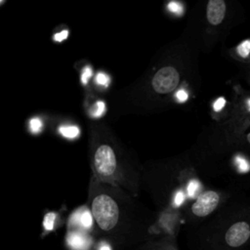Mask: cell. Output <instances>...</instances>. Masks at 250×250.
<instances>
[{
  "instance_id": "15",
  "label": "cell",
  "mask_w": 250,
  "mask_h": 250,
  "mask_svg": "<svg viewBox=\"0 0 250 250\" xmlns=\"http://www.w3.org/2000/svg\"><path fill=\"white\" fill-rule=\"evenodd\" d=\"M42 127H43V123H42L40 118L34 117V118L30 119V121H29V129H30V131L32 133H34V134L39 133L42 130Z\"/></svg>"
},
{
  "instance_id": "20",
  "label": "cell",
  "mask_w": 250,
  "mask_h": 250,
  "mask_svg": "<svg viewBox=\"0 0 250 250\" xmlns=\"http://www.w3.org/2000/svg\"><path fill=\"white\" fill-rule=\"evenodd\" d=\"M176 98L179 102L184 103L188 99V94L187 91H185L184 89H180L177 93H176Z\"/></svg>"
},
{
  "instance_id": "13",
  "label": "cell",
  "mask_w": 250,
  "mask_h": 250,
  "mask_svg": "<svg viewBox=\"0 0 250 250\" xmlns=\"http://www.w3.org/2000/svg\"><path fill=\"white\" fill-rule=\"evenodd\" d=\"M199 188H200L199 183L197 181H195V180H191L188 184V187H187V196L188 198L197 197L199 195V194H197Z\"/></svg>"
},
{
  "instance_id": "4",
  "label": "cell",
  "mask_w": 250,
  "mask_h": 250,
  "mask_svg": "<svg viewBox=\"0 0 250 250\" xmlns=\"http://www.w3.org/2000/svg\"><path fill=\"white\" fill-rule=\"evenodd\" d=\"M179 78V73L174 67L165 66L154 74L152 78V87L157 93H169L178 86Z\"/></svg>"
},
{
  "instance_id": "2",
  "label": "cell",
  "mask_w": 250,
  "mask_h": 250,
  "mask_svg": "<svg viewBox=\"0 0 250 250\" xmlns=\"http://www.w3.org/2000/svg\"><path fill=\"white\" fill-rule=\"evenodd\" d=\"M184 223L185 220L182 219L177 209H165L151 224L148 229L149 237H167L177 240L181 226Z\"/></svg>"
},
{
  "instance_id": "1",
  "label": "cell",
  "mask_w": 250,
  "mask_h": 250,
  "mask_svg": "<svg viewBox=\"0 0 250 250\" xmlns=\"http://www.w3.org/2000/svg\"><path fill=\"white\" fill-rule=\"evenodd\" d=\"M187 245L189 250H248L250 207L231 208L196 227L188 232Z\"/></svg>"
},
{
  "instance_id": "16",
  "label": "cell",
  "mask_w": 250,
  "mask_h": 250,
  "mask_svg": "<svg viewBox=\"0 0 250 250\" xmlns=\"http://www.w3.org/2000/svg\"><path fill=\"white\" fill-rule=\"evenodd\" d=\"M94 250H117V249L113 245H111L108 241L100 237L98 239L97 245H96Z\"/></svg>"
},
{
  "instance_id": "18",
  "label": "cell",
  "mask_w": 250,
  "mask_h": 250,
  "mask_svg": "<svg viewBox=\"0 0 250 250\" xmlns=\"http://www.w3.org/2000/svg\"><path fill=\"white\" fill-rule=\"evenodd\" d=\"M95 80H96L97 84L102 85V86H107L108 83H109L108 75H106L104 72H98L96 77H95Z\"/></svg>"
},
{
  "instance_id": "9",
  "label": "cell",
  "mask_w": 250,
  "mask_h": 250,
  "mask_svg": "<svg viewBox=\"0 0 250 250\" xmlns=\"http://www.w3.org/2000/svg\"><path fill=\"white\" fill-rule=\"evenodd\" d=\"M227 6L224 0H210L206 8V17L212 25L220 24L225 19Z\"/></svg>"
},
{
  "instance_id": "11",
  "label": "cell",
  "mask_w": 250,
  "mask_h": 250,
  "mask_svg": "<svg viewBox=\"0 0 250 250\" xmlns=\"http://www.w3.org/2000/svg\"><path fill=\"white\" fill-rule=\"evenodd\" d=\"M59 132L67 139H75L79 136V128L74 125L61 126L59 128Z\"/></svg>"
},
{
  "instance_id": "24",
  "label": "cell",
  "mask_w": 250,
  "mask_h": 250,
  "mask_svg": "<svg viewBox=\"0 0 250 250\" xmlns=\"http://www.w3.org/2000/svg\"><path fill=\"white\" fill-rule=\"evenodd\" d=\"M248 250H250V248H249V249H248Z\"/></svg>"
},
{
  "instance_id": "21",
  "label": "cell",
  "mask_w": 250,
  "mask_h": 250,
  "mask_svg": "<svg viewBox=\"0 0 250 250\" xmlns=\"http://www.w3.org/2000/svg\"><path fill=\"white\" fill-rule=\"evenodd\" d=\"M67 36H68V31L67 30H62V31H60V32H58L54 35V40L57 41V42H62L64 39H66Z\"/></svg>"
},
{
  "instance_id": "5",
  "label": "cell",
  "mask_w": 250,
  "mask_h": 250,
  "mask_svg": "<svg viewBox=\"0 0 250 250\" xmlns=\"http://www.w3.org/2000/svg\"><path fill=\"white\" fill-rule=\"evenodd\" d=\"M94 217L91 209L78 208L72 212L67 221V230H75L94 234Z\"/></svg>"
},
{
  "instance_id": "23",
  "label": "cell",
  "mask_w": 250,
  "mask_h": 250,
  "mask_svg": "<svg viewBox=\"0 0 250 250\" xmlns=\"http://www.w3.org/2000/svg\"><path fill=\"white\" fill-rule=\"evenodd\" d=\"M246 141H247V143H248V144H250V133L246 136Z\"/></svg>"
},
{
  "instance_id": "8",
  "label": "cell",
  "mask_w": 250,
  "mask_h": 250,
  "mask_svg": "<svg viewBox=\"0 0 250 250\" xmlns=\"http://www.w3.org/2000/svg\"><path fill=\"white\" fill-rule=\"evenodd\" d=\"M128 250H180L177 240L167 237H148Z\"/></svg>"
},
{
  "instance_id": "6",
  "label": "cell",
  "mask_w": 250,
  "mask_h": 250,
  "mask_svg": "<svg viewBox=\"0 0 250 250\" xmlns=\"http://www.w3.org/2000/svg\"><path fill=\"white\" fill-rule=\"evenodd\" d=\"M95 167L97 172L104 176H111L116 168L115 154L109 146L103 145L99 146L95 153Z\"/></svg>"
},
{
  "instance_id": "10",
  "label": "cell",
  "mask_w": 250,
  "mask_h": 250,
  "mask_svg": "<svg viewBox=\"0 0 250 250\" xmlns=\"http://www.w3.org/2000/svg\"><path fill=\"white\" fill-rule=\"evenodd\" d=\"M43 233L41 234V237H44L45 235L55 231L59 228V216L56 212H48L45 214L43 218Z\"/></svg>"
},
{
  "instance_id": "3",
  "label": "cell",
  "mask_w": 250,
  "mask_h": 250,
  "mask_svg": "<svg viewBox=\"0 0 250 250\" xmlns=\"http://www.w3.org/2000/svg\"><path fill=\"white\" fill-rule=\"evenodd\" d=\"M221 202L222 196L215 190H206L200 193L190 206L189 220L197 222L208 218L217 211Z\"/></svg>"
},
{
  "instance_id": "17",
  "label": "cell",
  "mask_w": 250,
  "mask_h": 250,
  "mask_svg": "<svg viewBox=\"0 0 250 250\" xmlns=\"http://www.w3.org/2000/svg\"><path fill=\"white\" fill-rule=\"evenodd\" d=\"M167 8L170 12L176 14V15H181L183 13V6L180 2L177 1H171L168 3Z\"/></svg>"
},
{
  "instance_id": "7",
  "label": "cell",
  "mask_w": 250,
  "mask_h": 250,
  "mask_svg": "<svg viewBox=\"0 0 250 250\" xmlns=\"http://www.w3.org/2000/svg\"><path fill=\"white\" fill-rule=\"evenodd\" d=\"M98 239L91 233L67 230L63 244L66 250H94Z\"/></svg>"
},
{
  "instance_id": "19",
  "label": "cell",
  "mask_w": 250,
  "mask_h": 250,
  "mask_svg": "<svg viewBox=\"0 0 250 250\" xmlns=\"http://www.w3.org/2000/svg\"><path fill=\"white\" fill-rule=\"evenodd\" d=\"M92 76V69L89 67V66H86L83 71H82V74H81V81L83 84H87L89 79L91 78Z\"/></svg>"
},
{
  "instance_id": "22",
  "label": "cell",
  "mask_w": 250,
  "mask_h": 250,
  "mask_svg": "<svg viewBox=\"0 0 250 250\" xmlns=\"http://www.w3.org/2000/svg\"><path fill=\"white\" fill-rule=\"evenodd\" d=\"M223 104H224V100H223V99L218 100V101L214 104V108H215V110H219V109L223 106Z\"/></svg>"
},
{
  "instance_id": "14",
  "label": "cell",
  "mask_w": 250,
  "mask_h": 250,
  "mask_svg": "<svg viewBox=\"0 0 250 250\" xmlns=\"http://www.w3.org/2000/svg\"><path fill=\"white\" fill-rule=\"evenodd\" d=\"M104 111H105L104 103L103 101H98L91 111V115L93 117H100L104 113Z\"/></svg>"
},
{
  "instance_id": "12",
  "label": "cell",
  "mask_w": 250,
  "mask_h": 250,
  "mask_svg": "<svg viewBox=\"0 0 250 250\" xmlns=\"http://www.w3.org/2000/svg\"><path fill=\"white\" fill-rule=\"evenodd\" d=\"M187 198L186 193L183 190H178L174 193L173 199H172V203H171V208L170 209H179L183 206V204L185 203Z\"/></svg>"
}]
</instances>
